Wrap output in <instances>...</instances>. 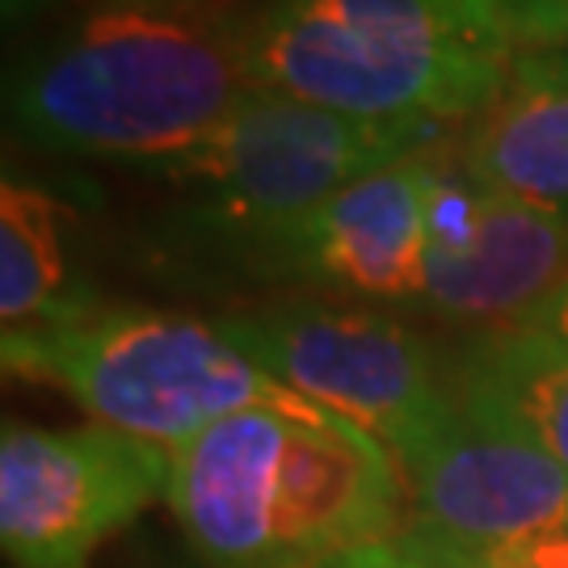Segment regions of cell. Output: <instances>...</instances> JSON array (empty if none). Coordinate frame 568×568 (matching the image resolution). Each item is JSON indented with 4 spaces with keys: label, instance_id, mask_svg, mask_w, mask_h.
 Returning a JSON list of instances; mask_svg holds the SVG:
<instances>
[{
    "label": "cell",
    "instance_id": "6da1fadb",
    "mask_svg": "<svg viewBox=\"0 0 568 568\" xmlns=\"http://www.w3.org/2000/svg\"><path fill=\"white\" fill-rule=\"evenodd\" d=\"M248 0H89L4 81L26 148L156 169L257 89Z\"/></svg>",
    "mask_w": 568,
    "mask_h": 568
},
{
    "label": "cell",
    "instance_id": "7a4b0ae2",
    "mask_svg": "<svg viewBox=\"0 0 568 568\" xmlns=\"http://www.w3.org/2000/svg\"><path fill=\"white\" fill-rule=\"evenodd\" d=\"M169 506L206 568H328L408 527L387 447L278 408L224 417L173 450Z\"/></svg>",
    "mask_w": 568,
    "mask_h": 568
},
{
    "label": "cell",
    "instance_id": "3957f363",
    "mask_svg": "<svg viewBox=\"0 0 568 568\" xmlns=\"http://www.w3.org/2000/svg\"><path fill=\"white\" fill-rule=\"evenodd\" d=\"M244 51L257 89L450 131L501 98L523 47L506 0H248Z\"/></svg>",
    "mask_w": 568,
    "mask_h": 568
},
{
    "label": "cell",
    "instance_id": "277c9868",
    "mask_svg": "<svg viewBox=\"0 0 568 568\" xmlns=\"http://www.w3.org/2000/svg\"><path fill=\"white\" fill-rule=\"evenodd\" d=\"M4 366L63 387L93 426L169 455L248 408L328 417L241 354L215 321L185 312L98 307L72 325L4 333Z\"/></svg>",
    "mask_w": 568,
    "mask_h": 568
},
{
    "label": "cell",
    "instance_id": "5b68a950",
    "mask_svg": "<svg viewBox=\"0 0 568 568\" xmlns=\"http://www.w3.org/2000/svg\"><path fill=\"white\" fill-rule=\"evenodd\" d=\"M447 148V126L349 119L253 89L211 135L156 164L199 199V227L220 244L300 220L384 169Z\"/></svg>",
    "mask_w": 568,
    "mask_h": 568
},
{
    "label": "cell",
    "instance_id": "8992f818",
    "mask_svg": "<svg viewBox=\"0 0 568 568\" xmlns=\"http://www.w3.org/2000/svg\"><path fill=\"white\" fill-rule=\"evenodd\" d=\"M215 328L278 384L363 429L387 455L450 400V363L396 316L358 304L286 300L215 316Z\"/></svg>",
    "mask_w": 568,
    "mask_h": 568
},
{
    "label": "cell",
    "instance_id": "52a82bcc",
    "mask_svg": "<svg viewBox=\"0 0 568 568\" xmlns=\"http://www.w3.org/2000/svg\"><path fill=\"white\" fill-rule=\"evenodd\" d=\"M413 530L450 551H497L568 527V476L501 408L450 400L392 450Z\"/></svg>",
    "mask_w": 568,
    "mask_h": 568
},
{
    "label": "cell",
    "instance_id": "ba28073f",
    "mask_svg": "<svg viewBox=\"0 0 568 568\" xmlns=\"http://www.w3.org/2000/svg\"><path fill=\"white\" fill-rule=\"evenodd\" d=\"M173 455L105 426L0 434V544L18 568H89L156 497Z\"/></svg>",
    "mask_w": 568,
    "mask_h": 568
},
{
    "label": "cell",
    "instance_id": "9c48e42d",
    "mask_svg": "<svg viewBox=\"0 0 568 568\" xmlns=\"http://www.w3.org/2000/svg\"><path fill=\"white\" fill-rule=\"evenodd\" d=\"M443 152V148H438ZM438 152L384 169L300 220L220 244L274 283L375 304H417L429 270V194Z\"/></svg>",
    "mask_w": 568,
    "mask_h": 568
},
{
    "label": "cell",
    "instance_id": "30bf717a",
    "mask_svg": "<svg viewBox=\"0 0 568 568\" xmlns=\"http://www.w3.org/2000/svg\"><path fill=\"white\" fill-rule=\"evenodd\" d=\"M565 278L568 211L488 190L455 164L447 143L434 164L422 307L488 333L527 316Z\"/></svg>",
    "mask_w": 568,
    "mask_h": 568
},
{
    "label": "cell",
    "instance_id": "8fae6325",
    "mask_svg": "<svg viewBox=\"0 0 568 568\" xmlns=\"http://www.w3.org/2000/svg\"><path fill=\"white\" fill-rule=\"evenodd\" d=\"M450 156L488 190L568 211V51H518L501 98L459 126Z\"/></svg>",
    "mask_w": 568,
    "mask_h": 568
},
{
    "label": "cell",
    "instance_id": "7c38bea8",
    "mask_svg": "<svg viewBox=\"0 0 568 568\" xmlns=\"http://www.w3.org/2000/svg\"><path fill=\"white\" fill-rule=\"evenodd\" d=\"M72 215L26 178L0 182V325L4 333L60 328L98 304L72 278Z\"/></svg>",
    "mask_w": 568,
    "mask_h": 568
},
{
    "label": "cell",
    "instance_id": "4fadbf2b",
    "mask_svg": "<svg viewBox=\"0 0 568 568\" xmlns=\"http://www.w3.org/2000/svg\"><path fill=\"white\" fill-rule=\"evenodd\" d=\"M450 379L514 417L568 476V345L527 328H488L455 349Z\"/></svg>",
    "mask_w": 568,
    "mask_h": 568
},
{
    "label": "cell",
    "instance_id": "5bb4252c",
    "mask_svg": "<svg viewBox=\"0 0 568 568\" xmlns=\"http://www.w3.org/2000/svg\"><path fill=\"white\" fill-rule=\"evenodd\" d=\"M328 568H476V565H467L464 556H455L450 548L434 544L422 530L405 527L400 535H392V539L345 551L342 560H333Z\"/></svg>",
    "mask_w": 568,
    "mask_h": 568
},
{
    "label": "cell",
    "instance_id": "9a60e30c",
    "mask_svg": "<svg viewBox=\"0 0 568 568\" xmlns=\"http://www.w3.org/2000/svg\"><path fill=\"white\" fill-rule=\"evenodd\" d=\"M523 51H568V0H506Z\"/></svg>",
    "mask_w": 568,
    "mask_h": 568
},
{
    "label": "cell",
    "instance_id": "2e32d148",
    "mask_svg": "<svg viewBox=\"0 0 568 568\" xmlns=\"http://www.w3.org/2000/svg\"><path fill=\"white\" fill-rule=\"evenodd\" d=\"M455 556H464V551H455ZM464 560L476 568H568V527L544 535V539H530V544H514V548L476 551Z\"/></svg>",
    "mask_w": 568,
    "mask_h": 568
},
{
    "label": "cell",
    "instance_id": "e0dca14e",
    "mask_svg": "<svg viewBox=\"0 0 568 568\" xmlns=\"http://www.w3.org/2000/svg\"><path fill=\"white\" fill-rule=\"evenodd\" d=\"M509 328H527V333H539V337H551V342L568 345V278L551 295H544L539 304L530 307L527 316H518Z\"/></svg>",
    "mask_w": 568,
    "mask_h": 568
},
{
    "label": "cell",
    "instance_id": "ac0fdd59",
    "mask_svg": "<svg viewBox=\"0 0 568 568\" xmlns=\"http://www.w3.org/2000/svg\"><path fill=\"white\" fill-rule=\"evenodd\" d=\"M51 4H60V0H0V9H4V21L13 26V21H26L42 13V9H51Z\"/></svg>",
    "mask_w": 568,
    "mask_h": 568
}]
</instances>
